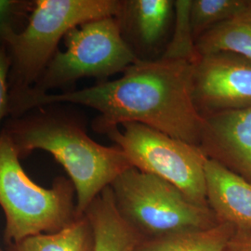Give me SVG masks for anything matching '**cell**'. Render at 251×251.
Wrapping results in <instances>:
<instances>
[{
  "instance_id": "cell-1",
  "label": "cell",
  "mask_w": 251,
  "mask_h": 251,
  "mask_svg": "<svg viewBox=\"0 0 251 251\" xmlns=\"http://www.w3.org/2000/svg\"><path fill=\"white\" fill-rule=\"evenodd\" d=\"M194 63L160 59L130 65L116 80L83 90L24 96L10 103V117L50 104H77L99 116L95 131L106 133L126 123H139L199 147L205 118L193 100Z\"/></svg>"
},
{
  "instance_id": "cell-2",
  "label": "cell",
  "mask_w": 251,
  "mask_h": 251,
  "mask_svg": "<svg viewBox=\"0 0 251 251\" xmlns=\"http://www.w3.org/2000/svg\"><path fill=\"white\" fill-rule=\"evenodd\" d=\"M20 157L35 150L50 152L67 172L75 191L76 216L84 215L93 200L126 171L133 168L118 146H104L87 134L60 104L29 110L9 117L1 130Z\"/></svg>"
},
{
  "instance_id": "cell-3",
  "label": "cell",
  "mask_w": 251,
  "mask_h": 251,
  "mask_svg": "<svg viewBox=\"0 0 251 251\" xmlns=\"http://www.w3.org/2000/svg\"><path fill=\"white\" fill-rule=\"evenodd\" d=\"M125 9L126 1L119 0L33 1L26 26L10 33L3 44L10 61V100L36 84L73 28L98 19L123 17Z\"/></svg>"
},
{
  "instance_id": "cell-4",
  "label": "cell",
  "mask_w": 251,
  "mask_h": 251,
  "mask_svg": "<svg viewBox=\"0 0 251 251\" xmlns=\"http://www.w3.org/2000/svg\"><path fill=\"white\" fill-rule=\"evenodd\" d=\"M20 158L9 137L0 132V206L8 245L56 233L77 217L72 181L58 177L50 188H44L27 175Z\"/></svg>"
},
{
  "instance_id": "cell-5",
  "label": "cell",
  "mask_w": 251,
  "mask_h": 251,
  "mask_svg": "<svg viewBox=\"0 0 251 251\" xmlns=\"http://www.w3.org/2000/svg\"><path fill=\"white\" fill-rule=\"evenodd\" d=\"M110 187L118 211L142 239L220 224L208 206L196 204L169 181L135 168Z\"/></svg>"
},
{
  "instance_id": "cell-6",
  "label": "cell",
  "mask_w": 251,
  "mask_h": 251,
  "mask_svg": "<svg viewBox=\"0 0 251 251\" xmlns=\"http://www.w3.org/2000/svg\"><path fill=\"white\" fill-rule=\"evenodd\" d=\"M121 17L98 19L75 27L63 38L65 50H58L36 84L15 99L65 89L85 77L106 78L139 61L122 35Z\"/></svg>"
},
{
  "instance_id": "cell-7",
  "label": "cell",
  "mask_w": 251,
  "mask_h": 251,
  "mask_svg": "<svg viewBox=\"0 0 251 251\" xmlns=\"http://www.w3.org/2000/svg\"><path fill=\"white\" fill-rule=\"evenodd\" d=\"M122 127L105 134L125 152L133 168L169 181L196 204L208 206L207 157L199 147L143 124L126 123Z\"/></svg>"
},
{
  "instance_id": "cell-8",
  "label": "cell",
  "mask_w": 251,
  "mask_h": 251,
  "mask_svg": "<svg viewBox=\"0 0 251 251\" xmlns=\"http://www.w3.org/2000/svg\"><path fill=\"white\" fill-rule=\"evenodd\" d=\"M193 100L202 117L251 107V61L228 52L194 63Z\"/></svg>"
},
{
  "instance_id": "cell-9",
  "label": "cell",
  "mask_w": 251,
  "mask_h": 251,
  "mask_svg": "<svg viewBox=\"0 0 251 251\" xmlns=\"http://www.w3.org/2000/svg\"><path fill=\"white\" fill-rule=\"evenodd\" d=\"M204 118L200 150L251 182V107Z\"/></svg>"
},
{
  "instance_id": "cell-10",
  "label": "cell",
  "mask_w": 251,
  "mask_h": 251,
  "mask_svg": "<svg viewBox=\"0 0 251 251\" xmlns=\"http://www.w3.org/2000/svg\"><path fill=\"white\" fill-rule=\"evenodd\" d=\"M206 202L219 223L251 230V182L213 159L205 166Z\"/></svg>"
},
{
  "instance_id": "cell-11",
  "label": "cell",
  "mask_w": 251,
  "mask_h": 251,
  "mask_svg": "<svg viewBox=\"0 0 251 251\" xmlns=\"http://www.w3.org/2000/svg\"><path fill=\"white\" fill-rule=\"evenodd\" d=\"M84 215L93 233V251H135L142 237L120 214L109 186L93 200Z\"/></svg>"
},
{
  "instance_id": "cell-12",
  "label": "cell",
  "mask_w": 251,
  "mask_h": 251,
  "mask_svg": "<svg viewBox=\"0 0 251 251\" xmlns=\"http://www.w3.org/2000/svg\"><path fill=\"white\" fill-rule=\"evenodd\" d=\"M235 228L228 224L142 239L135 251H225Z\"/></svg>"
},
{
  "instance_id": "cell-13",
  "label": "cell",
  "mask_w": 251,
  "mask_h": 251,
  "mask_svg": "<svg viewBox=\"0 0 251 251\" xmlns=\"http://www.w3.org/2000/svg\"><path fill=\"white\" fill-rule=\"evenodd\" d=\"M196 49L198 56L228 52L251 61V7L199 36Z\"/></svg>"
},
{
  "instance_id": "cell-14",
  "label": "cell",
  "mask_w": 251,
  "mask_h": 251,
  "mask_svg": "<svg viewBox=\"0 0 251 251\" xmlns=\"http://www.w3.org/2000/svg\"><path fill=\"white\" fill-rule=\"evenodd\" d=\"M9 251H93V233L86 216L76 217L62 230L26 237L9 245Z\"/></svg>"
},
{
  "instance_id": "cell-15",
  "label": "cell",
  "mask_w": 251,
  "mask_h": 251,
  "mask_svg": "<svg viewBox=\"0 0 251 251\" xmlns=\"http://www.w3.org/2000/svg\"><path fill=\"white\" fill-rule=\"evenodd\" d=\"M142 41L153 45L161 38L168 26L174 1L171 0H132L126 1Z\"/></svg>"
},
{
  "instance_id": "cell-16",
  "label": "cell",
  "mask_w": 251,
  "mask_h": 251,
  "mask_svg": "<svg viewBox=\"0 0 251 251\" xmlns=\"http://www.w3.org/2000/svg\"><path fill=\"white\" fill-rule=\"evenodd\" d=\"M251 7L249 0H192L190 22L195 40Z\"/></svg>"
},
{
  "instance_id": "cell-17",
  "label": "cell",
  "mask_w": 251,
  "mask_h": 251,
  "mask_svg": "<svg viewBox=\"0 0 251 251\" xmlns=\"http://www.w3.org/2000/svg\"><path fill=\"white\" fill-rule=\"evenodd\" d=\"M192 0L174 1L175 30L171 43L168 46L161 59L172 61H186L195 63L198 54L196 49V40L190 22V9Z\"/></svg>"
},
{
  "instance_id": "cell-18",
  "label": "cell",
  "mask_w": 251,
  "mask_h": 251,
  "mask_svg": "<svg viewBox=\"0 0 251 251\" xmlns=\"http://www.w3.org/2000/svg\"><path fill=\"white\" fill-rule=\"evenodd\" d=\"M33 2L20 0H0V46L4 44L6 37L12 32H18L15 28L17 20L32 9Z\"/></svg>"
},
{
  "instance_id": "cell-19",
  "label": "cell",
  "mask_w": 251,
  "mask_h": 251,
  "mask_svg": "<svg viewBox=\"0 0 251 251\" xmlns=\"http://www.w3.org/2000/svg\"><path fill=\"white\" fill-rule=\"evenodd\" d=\"M10 67L9 54L4 45L0 46V124L10 114L9 73Z\"/></svg>"
},
{
  "instance_id": "cell-20",
  "label": "cell",
  "mask_w": 251,
  "mask_h": 251,
  "mask_svg": "<svg viewBox=\"0 0 251 251\" xmlns=\"http://www.w3.org/2000/svg\"><path fill=\"white\" fill-rule=\"evenodd\" d=\"M225 251H251V230L235 229Z\"/></svg>"
},
{
  "instance_id": "cell-21",
  "label": "cell",
  "mask_w": 251,
  "mask_h": 251,
  "mask_svg": "<svg viewBox=\"0 0 251 251\" xmlns=\"http://www.w3.org/2000/svg\"><path fill=\"white\" fill-rule=\"evenodd\" d=\"M0 251H1V250H0Z\"/></svg>"
}]
</instances>
